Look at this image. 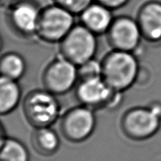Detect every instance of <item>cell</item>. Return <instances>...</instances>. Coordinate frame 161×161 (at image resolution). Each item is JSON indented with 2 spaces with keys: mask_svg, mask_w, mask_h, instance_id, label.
Returning <instances> with one entry per match:
<instances>
[{
  "mask_svg": "<svg viewBox=\"0 0 161 161\" xmlns=\"http://www.w3.org/2000/svg\"><path fill=\"white\" fill-rule=\"evenodd\" d=\"M97 50V35L82 24L75 25L60 42L61 56L77 66L94 58Z\"/></svg>",
  "mask_w": 161,
  "mask_h": 161,
  "instance_id": "277c9868",
  "label": "cell"
},
{
  "mask_svg": "<svg viewBox=\"0 0 161 161\" xmlns=\"http://www.w3.org/2000/svg\"><path fill=\"white\" fill-rule=\"evenodd\" d=\"M75 25V14L53 3L42 9L36 35L45 42L60 43Z\"/></svg>",
  "mask_w": 161,
  "mask_h": 161,
  "instance_id": "5b68a950",
  "label": "cell"
},
{
  "mask_svg": "<svg viewBox=\"0 0 161 161\" xmlns=\"http://www.w3.org/2000/svg\"><path fill=\"white\" fill-rule=\"evenodd\" d=\"M161 105L154 103L146 107H135L125 113L121 119L124 135L135 141L152 138L160 129Z\"/></svg>",
  "mask_w": 161,
  "mask_h": 161,
  "instance_id": "3957f363",
  "label": "cell"
},
{
  "mask_svg": "<svg viewBox=\"0 0 161 161\" xmlns=\"http://www.w3.org/2000/svg\"><path fill=\"white\" fill-rule=\"evenodd\" d=\"M21 94L18 81L0 75V116L9 114L17 108Z\"/></svg>",
  "mask_w": 161,
  "mask_h": 161,
  "instance_id": "4fadbf2b",
  "label": "cell"
},
{
  "mask_svg": "<svg viewBox=\"0 0 161 161\" xmlns=\"http://www.w3.org/2000/svg\"><path fill=\"white\" fill-rule=\"evenodd\" d=\"M96 2L113 10L124 7L130 2V0H96Z\"/></svg>",
  "mask_w": 161,
  "mask_h": 161,
  "instance_id": "d6986e66",
  "label": "cell"
},
{
  "mask_svg": "<svg viewBox=\"0 0 161 161\" xmlns=\"http://www.w3.org/2000/svg\"><path fill=\"white\" fill-rule=\"evenodd\" d=\"M42 9L32 0H19L8 12V20L13 29L23 36L36 35Z\"/></svg>",
  "mask_w": 161,
  "mask_h": 161,
  "instance_id": "9c48e42d",
  "label": "cell"
},
{
  "mask_svg": "<svg viewBox=\"0 0 161 161\" xmlns=\"http://www.w3.org/2000/svg\"><path fill=\"white\" fill-rule=\"evenodd\" d=\"M3 47V38H2V36H0V52H1Z\"/></svg>",
  "mask_w": 161,
  "mask_h": 161,
  "instance_id": "44dd1931",
  "label": "cell"
},
{
  "mask_svg": "<svg viewBox=\"0 0 161 161\" xmlns=\"http://www.w3.org/2000/svg\"><path fill=\"white\" fill-rule=\"evenodd\" d=\"M78 72L80 80L100 77L102 74V62L93 58L79 65Z\"/></svg>",
  "mask_w": 161,
  "mask_h": 161,
  "instance_id": "e0dca14e",
  "label": "cell"
},
{
  "mask_svg": "<svg viewBox=\"0 0 161 161\" xmlns=\"http://www.w3.org/2000/svg\"><path fill=\"white\" fill-rule=\"evenodd\" d=\"M96 127L94 110L85 105L74 107L66 112L61 121L63 136L71 142L80 143L92 135Z\"/></svg>",
  "mask_w": 161,
  "mask_h": 161,
  "instance_id": "8992f818",
  "label": "cell"
},
{
  "mask_svg": "<svg viewBox=\"0 0 161 161\" xmlns=\"http://www.w3.org/2000/svg\"><path fill=\"white\" fill-rule=\"evenodd\" d=\"M54 4L68 9L73 14L80 15L94 0H53Z\"/></svg>",
  "mask_w": 161,
  "mask_h": 161,
  "instance_id": "ac0fdd59",
  "label": "cell"
},
{
  "mask_svg": "<svg viewBox=\"0 0 161 161\" xmlns=\"http://www.w3.org/2000/svg\"><path fill=\"white\" fill-rule=\"evenodd\" d=\"M112 11L104 5L94 2L80 14L81 24L97 36L105 34L114 20Z\"/></svg>",
  "mask_w": 161,
  "mask_h": 161,
  "instance_id": "7c38bea8",
  "label": "cell"
},
{
  "mask_svg": "<svg viewBox=\"0 0 161 161\" xmlns=\"http://www.w3.org/2000/svg\"><path fill=\"white\" fill-rule=\"evenodd\" d=\"M102 76L116 92L129 89L139 75L138 59L132 52L113 50L102 61Z\"/></svg>",
  "mask_w": 161,
  "mask_h": 161,
  "instance_id": "6da1fadb",
  "label": "cell"
},
{
  "mask_svg": "<svg viewBox=\"0 0 161 161\" xmlns=\"http://www.w3.org/2000/svg\"><path fill=\"white\" fill-rule=\"evenodd\" d=\"M0 161H30V153L23 142L6 138L0 148Z\"/></svg>",
  "mask_w": 161,
  "mask_h": 161,
  "instance_id": "2e32d148",
  "label": "cell"
},
{
  "mask_svg": "<svg viewBox=\"0 0 161 161\" xmlns=\"http://www.w3.org/2000/svg\"><path fill=\"white\" fill-rule=\"evenodd\" d=\"M107 36L113 50L132 53L138 48L143 38L137 20L127 16L115 18Z\"/></svg>",
  "mask_w": 161,
  "mask_h": 161,
  "instance_id": "ba28073f",
  "label": "cell"
},
{
  "mask_svg": "<svg viewBox=\"0 0 161 161\" xmlns=\"http://www.w3.org/2000/svg\"><path fill=\"white\" fill-rule=\"evenodd\" d=\"M5 129H4V127H3V125L2 124V123L0 122V148H1V146H3V142H4V141L6 140V138H7V137L6 136V133H5Z\"/></svg>",
  "mask_w": 161,
  "mask_h": 161,
  "instance_id": "ffe728a7",
  "label": "cell"
},
{
  "mask_svg": "<svg viewBox=\"0 0 161 161\" xmlns=\"http://www.w3.org/2000/svg\"><path fill=\"white\" fill-rule=\"evenodd\" d=\"M56 96L44 89L32 91L25 97L24 115L35 128L51 127L59 119L61 106Z\"/></svg>",
  "mask_w": 161,
  "mask_h": 161,
  "instance_id": "7a4b0ae2",
  "label": "cell"
},
{
  "mask_svg": "<svg viewBox=\"0 0 161 161\" xmlns=\"http://www.w3.org/2000/svg\"><path fill=\"white\" fill-rule=\"evenodd\" d=\"M26 71V62L21 55L9 52L0 58V75L18 81Z\"/></svg>",
  "mask_w": 161,
  "mask_h": 161,
  "instance_id": "9a60e30c",
  "label": "cell"
},
{
  "mask_svg": "<svg viewBox=\"0 0 161 161\" xmlns=\"http://www.w3.org/2000/svg\"><path fill=\"white\" fill-rule=\"evenodd\" d=\"M136 20L145 39L151 42L161 40V3L146 2L140 7Z\"/></svg>",
  "mask_w": 161,
  "mask_h": 161,
  "instance_id": "8fae6325",
  "label": "cell"
},
{
  "mask_svg": "<svg viewBox=\"0 0 161 161\" xmlns=\"http://www.w3.org/2000/svg\"><path fill=\"white\" fill-rule=\"evenodd\" d=\"M31 145L39 155L51 157L59 149L61 140L58 133L50 127H41L36 128L32 134Z\"/></svg>",
  "mask_w": 161,
  "mask_h": 161,
  "instance_id": "5bb4252c",
  "label": "cell"
},
{
  "mask_svg": "<svg viewBox=\"0 0 161 161\" xmlns=\"http://www.w3.org/2000/svg\"><path fill=\"white\" fill-rule=\"evenodd\" d=\"M75 94L83 105L94 109V108L109 105L113 101L115 91L104 80L102 76L79 80Z\"/></svg>",
  "mask_w": 161,
  "mask_h": 161,
  "instance_id": "30bf717a",
  "label": "cell"
},
{
  "mask_svg": "<svg viewBox=\"0 0 161 161\" xmlns=\"http://www.w3.org/2000/svg\"><path fill=\"white\" fill-rule=\"evenodd\" d=\"M79 80L78 66L61 56L48 64L42 75L45 89L55 95L70 91Z\"/></svg>",
  "mask_w": 161,
  "mask_h": 161,
  "instance_id": "52a82bcc",
  "label": "cell"
}]
</instances>
